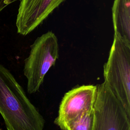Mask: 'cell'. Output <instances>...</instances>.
<instances>
[{
	"instance_id": "cell-3",
	"label": "cell",
	"mask_w": 130,
	"mask_h": 130,
	"mask_svg": "<svg viewBox=\"0 0 130 130\" xmlns=\"http://www.w3.org/2000/svg\"><path fill=\"white\" fill-rule=\"evenodd\" d=\"M59 57V46L55 35L51 31L36 39L30 46L24 60L23 73L27 79V91L30 94L39 91L44 77Z\"/></svg>"
},
{
	"instance_id": "cell-8",
	"label": "cell",
	"mask_w": 130,
	"mask_h": 130,
	"mask_svg": "<svg viewBox=\"0 0 130 130\" xmlns=\"http://www.w3.org/2000/svg\"><path fill=\"white\" fill-rule=\"evenodd\" d=\"M93 123V109L70 125L66 130H92Z\"/></svg>"
},
{
	"instance_id": "cell-5",
	"label": "cell",
	"mask_w": 130,
	"mask_h": 130,
	"mask_svg": "<svg viewBox=\"0 0 130 130\" xmlns=\"http://www.w3.org/2000/svg\"><path fill=\"white\" fill-rule=\"evenodd\" d=\"M97 86L83 85L67 92L60 102L54 123L61 130L76 121L93 109Z\"/></svg>"
},
{
	"instance_id": "cell-1",
	"label": "cell",
	"mask_w": 130,
	"mask_h": 130,
	"mask_svg": "<svg viewBox=\"0 0 130 130\" xmlns=\"http://www.w3.org/2000/svg\"><path fill=\"white\" fill-rule=\"evenodd\" d=\"M0 113L8 130H43L45 119L10 71L0 64Z\"/></svg>"
},
{
	"instance_id": "cell-10",
	"label": "cell",
	"mask_w": 130,
	"mask_h": 130,
	"mask_svg": "<svg viewBox=\"0 0 130 130\" xmlns=\"http://www.w3.org/2000/svg\"><path fill=\"white\" fill-rule=\"evenodd\" d=\"M0 130H2V129H1V128H0Z\"/></svg>"
},
{
	"instance_id": "cell-2",
	"label": "cell",
	"mask_w": 130,
	"mask_h": 130,
	"mask_svg": "<svg viewBox=\"0 0 130 130\" xmlns=\"http://www.w3.org/2000/svg\"><path fill=\"white\" fill-rule=\"evenodd\" d=\"M103 75L104 82L130 117V44L115 35Z\"/></svg>"
},
{
	"instance_id": "cell-9",
	"label": "cell",
	"mask_w": 130,
	"mask_h": 130,
	"mask_svg": "<svg viewBox=\"0 0 130 130\" xmlns=\"http://www.w3.org/2000/svg\"><path fill=\"white\" fill-rule=\"evenodd\" d=\"M17 1H20V0H0V12L9 5Z\"/></svg>"
},
{
	"instance_id": "cell-6",
	"label": "cell",
	"mask_w": 130,
	"mask_h": 130,
	"mask_svg": "<svg viewBox=\"0 0 130 130\" xmlns=\"http://www.w3.org/2000/svg\"><path fill=\"white\" fill-rule=\"evenodd\" d=\"M66 0H20L16 18L17 32L26 36L40 25Z\"/></svg>"
},
{
	"instance_id": "cell-4",
	"label": "cell",
	"mask_w": 130,
	"mask_h": 130,
	"mask_svg": "<svg viewBox=\"0 0 130 130\" xmlns=\"http://www.w3.org/2000/svg\"><path fill=\"white\" fill-rule=\"evenodd\" d=\"M96 86L92 130H130V117L107 84Z\"/></svg>"
},
{
	"instance_id": "cell-7",
	"label": "cell",
	"mask_w": 130,
	"mask_h": 130,
	"mask_svg": "<svg viewBox=\"0 0 130 130\" xmlns=\"http://www.w3.org/2000/svg\"><path fill=\"white\" fill-rule=\"evenodd\" d=\"M112 12L114 35L130 44V0H114Z\"/></svg>"
}]
</instances>
